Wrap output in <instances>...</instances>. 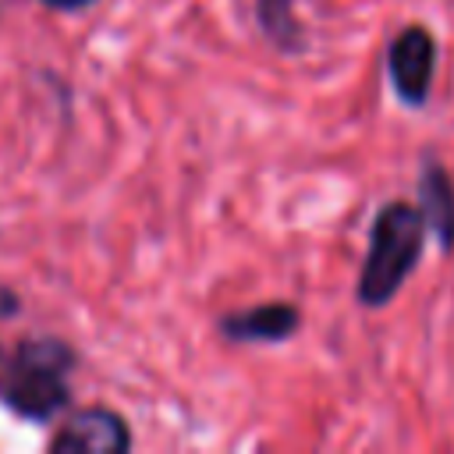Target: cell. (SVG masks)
I'll list each match as a JSON object with an SVG mask.
<instances>
[{"instance_id":"3957f363","label":"cell","mask_w":454,"mask_h":454,"mask_svg":"<svg viewBox=\"0 0 454 454\" xmlns=\"http://www.w3.org/2000/svg\"><path fill=\"white\" fill-rule=\"evenodd\" d=\"M436 67V43L422 25H408L387 50V71L397 89V96L411 106L426 103L429 82Z\"/></svg>"},{"instance_id":"6da1fadb","label":"cell","mask_w":454,"mask_h":454,"mask_svg":"<svg viewBox=\"0 0 454 454\" xmlns=\"http://www.w3.org/2000/svg\"><path fill=\"white\" fill-rule=\"evenodd\" d=\"M422 238H426L422 209L408 202H390L376 213L369 234V255L358 273V301L365 309H380L401 291L404 277L419 262Z\"/></svg>"},{"instance_id":"52a82bcc","label":"cell","mask_w":454,"mask_h":454,"mask_svg":"<svg viewBox=\"0 0 454 454\" xmlns=\"http://www.w3.org/2000/svg\"><path fill=\"white\" fill-rule=\"evenodd\" d=\"M294 0H259V21L266 28V35H273L277 43L291 46L294 35H298V25H294Z\"/></svg>"},{"instance_id":"8992f818","label":"cell","mask_w":454,"mask_h":454,"mask_svg":"<svg viewBox=\"0 0 454 454\" xmlns=\"http://www.w3.org/2000/svg\"><path fill=\"white\" fill-rule=\"evenodd\" d=\"M419 195H422V216H426V223L436 231L440 245L450 248L454 245V184H450L447 170L443 167H426Z\"/></svg>"},{"instance_id":"277c9868","label":"cell","mask_w":454,"mask_h":454,"mask_svg":"<svg viewBox=\"0 0 454 454\" xmlns=\"http://www.w3.org/2000/svg\"><path fill=\"white\" fill-rule=\"evenodd\" d=\"M128 447H131V433L124 419L110 408H78L50 436V450H71V454H124Z\"/></svg>"},{"instance_id":"ba28073f","label":"cell","mask_w":454,"mask_h":454,"mask_svg":"<svg viewBox=\"0 0 454 454\" xmlns=\"http://www.w3.org/2000/svg\"><path fill=\"white\" fill-rule=\"evenodd\" d=\"M46 7H57V11H78V7H89L92 0H43Z\"/></svg>"},{"instance_id":"7a4b0ae2","label":"cell","mask_w":454,"mask_h":454,"mask_svg":"<svg viewBox=\"0 0 454 454\" xmlns=\"http://www.w3.org/2000/svg\"><path fill=\"white\" fill-rule=\"evenodd\" d=\"M71 365L74 355L67 344L53 337H28L11 351L0 372V394L18 415L46 422L71 397Z\"/></svg>"},{"instance_id":"5b68a950","label":"cell","mask_w":454,"mask_h":454,"mask_svg":"<svg viewBox=\"0 0 454 454\" xmlns=\"http://www.w3.org/2000/svg\"><path fill=\"white\" fill-rule=\"evenodd\" d=\"M220 330L231 340H284L298 330V309L287 301H273V305H255L245 312H231Z\"/></svg>"}]
</instances>
